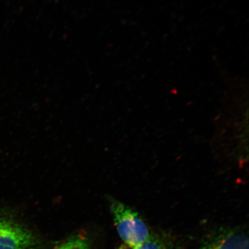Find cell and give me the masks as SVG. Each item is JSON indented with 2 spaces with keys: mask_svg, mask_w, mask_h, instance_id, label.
I'll list each match as a JSON object with an SVG mask.
<instances>
[{
  "mask_svg": "<svg viewBox=\"0 0 249 249\" xmlns=\"http://www.w3.org/2000/svg\"><path fill=\"white\" fill-rule=\"evenodd\" d=\"M89 241L83 236H74L53 249H89Z\"/></svg>",
  "mask_w": 249,
  "mask_h": 249,
  "instance_id": "4",
  "label": "cell"
},
{
  "mask_svg": "<svg viewBox=\"0 0 249 249\" xmlns=\"http://www.w3.org/2000/svg\"><path fill=\"white\" fill-rule=\"evenodd\" d=\"M36 239L30 230L8 220H0V249H30Z\"/></svg>",
  "mask_w": 249,
  "mask_h": 249,
  "instance_id": "2",
  "label": "cell"
},
{
  "mask_svg": "<svg viewBox=\"0 0 249 249\" xmlns=\"http://www.w3.org/2000/svg\"><path fill=\"white\" fill-rule=\"evenodd\" d=\"M110 209L118 235L130 249L139 247L150 236L148 227L138 213L110 199Z\"/></svg>",
  "mask_w": 249,
  "mask_h": 249,
  "instance_id": "1",
  "label": "cell"
},
{
  "mask_svg": "<svg viewBox=\"0 0 249 249\" xmlns=\"http://www.w3.org/2000/svg\"><path fill=\"white\" fill-rule=\"evenodd\" d=\"M201 249H249V238L241 231L223 230L208 237Z\"/></svg>",
  "mask_w": 249,
  "mask_h": 249,
  "instance_id": "3",
  "label": "cell"
},
{
  "mask_svg": "<svg viewBox=\"0 0 249 249\" xmlns=\"http://www.w3.org/2000/svg\"><path fill=\"white\" fill-rule=\"evenodd\" d=\"M131 249H166V247L160 238L151 235L147 240L142 244Z\"/></svg>",
  "mask_w": 249,
  "mask_h": 249,
  "instance_id": "5",
  "label": "cell"
}]
</instances>
